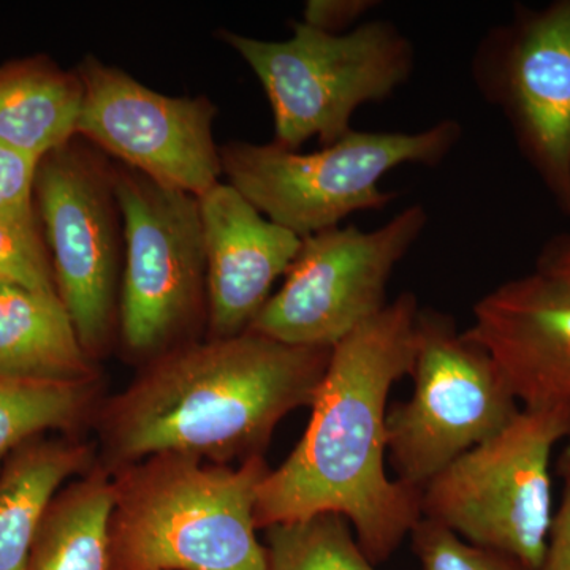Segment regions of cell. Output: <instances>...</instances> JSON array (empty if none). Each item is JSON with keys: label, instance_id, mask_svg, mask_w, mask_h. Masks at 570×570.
<instances>
[{"label": "cell", "instance_id": "obj_1", "mask_svg": "<svg viewBox=\"0 0 570 570\" xmlns=\"http://www.w3.org/2000/svg\"><path fill=\"white\" fill-rule=\"evenodd\" d=\"M419 309L404 292L332 348L305 434L258 487L257 530L337 513L379 564L417 527L422 490L389 478L385 420L390 390L414 365Z\"/></svg>", "mask_w": 570, "mask_h": 570}, {"label": "cell", "instance_id": "obj_2", "mask_svg": "<svg viewBox=\"0 0 570 570\" xmlns=\"http://www.w3.org/2000/svg\"><path fill=\"white\" fill-rule=\"evenodd\" d=\"M330 355L249 330L171 348L100 406L97 463L116 474L160 453L214 464L262 456L277 423L311 407Z\"/></svg>", "mask_w": 570, "mask_h": 570}, {"label": "cell", "instance_id": "obj_3", "mask_svg": "<svg viewBox=\"0 0 570 570\" xmlns=\"http://www.w3.org/2000/svg\"><path fill=\"white\" fill-rule=\"evenodd\" d=\"M272 468L160 453L116 472L111 551L116 570H266L255 504Z\"/></svg>", "mask_w": 570, "mask_h": 570}, {"label": "cell", "instance_id": "obj_4", "mask_svg": "<svg viewBox=\"0 0 570 570\" xmlns=\"http://www.w3.org/2000/svg\"><path fill=\"white\" fill-rule=\"evenodd\" d=\"M292 29L294 36L279 41L217 31L261 81L275 121L273 142L291 151L311 138L321 146L340 140L358 108L390 99L414 73V43L395 22L363 21L344 33L302 21Z\"/></svg>", "mask_w": 570, "mask_h": 570}, {"label": "cell", "instance_id": "obj_5", "mask_svg": "<svg viewBox=\"0 0 570 570\" xmlns=\"http://www.w3.org/2000/svg\"><path fill=\"white\" fill-rule=\"evenodd\" d=\"M463 137L456 119L419 132L354 130L314 153L276 142L230 141L220 146L227 183L273 223L299 238L337 227L354 213L379 212L396 200L381 187L403 165L438 167Z\"/></svg>", "mask_w": 570, "mask_h": 570}, {"label": "cell", "instance_id": "obj_6", "mask_svg": "<svg viewBox=\"0 0 570 570\" xmlns=\"http://www.w3.org/2000/svg\"><path fill=\"white\" fill-rule=\"evenodd\" d=\"M122 216L119 340L146 363L198 341L206 325V258L198 198L112 163Z\"/></svg>", "mask_w": 570, "mask_h": 570}, {"label": "cell", "instance_id": "obj_7", "mask_svg": "<svg viewBox=\"0 0 570 570\" xmlns=\"http://www.w3.org/2000/svg\"><path fill=\"white\" fill-rule=\"evenodd\" d=\"M566 438L570 409H521L423 487V519L539 570L553 519L551 450Z\"/></svg>", "mask_w": 570, "mask_h": 570}, {"label": "cell", "instance_id": "obj_8", "mask_svg": "<svg viewBox=\"0 0 570 570\" xmlns=\"http://www.w3.org/2000/svg\"><path fill=\"white\" fill-rule=\"evenodd\" d=\"M414 393L387 411V453L396 479L423 490L475 445L497 436L521 409L493 356L448 313L420 307Z\"/></svg>", "mask_w": 570, "mask_h": 570}, {"label": "cell", "instance_id": "obj_9", "mask_svg": "<svg viewBox=\"0 0 570 570\" xmlns=\"http://www.w3.org/2000/svg\"><path fill=\"white\" fill-rule=\"evenodd\" d=\"M33 200L59 298L99 363L119 335L124 232L112 160L75 135L37 164Z\"/></svg>", "mask_w": 570, "mask_h": 570}, {"label": "cell", "instance_id": "obj_10", "mask_svg": "<svg viewBox=\"0 0 570 570\" xmlns=\"http://www.w3.org/2000/svg\"><path fill=\"white\" fill-rule=\"evenodd\" d=\"M414 204L374 230L355 225L302 238L284 284L249 332L296 347L333 348L387 307V285L425 230Z\"/></svg>", "mask_w": 570, "mask_h": 570}, {"label": "cell", "instance_id": "obj_11", "mask_svg": "<svg viewBox=\"0 0 570 570\" xmlns=\"http://www.w3.org/2000/svg\"><path fill=\"white\" fill-rule=\"evenodd\" d=\"M471 77L502 112L517 148L570 217V0L517 3L475 47Z\"/></svg>", "mask_w": 570, "mask_h": 570}, {"label": "cell", "instance_id": "obj_12", "mask_svg": "<svg viewBox=\"0 0 570 570\" xmlns=\"http://www.w3.org/2000/svg\"><path fill=\"white\" fill-rule=\"evenodd\" d=\"M75 70L82 85L78 137L108 159L194 197L220 181L217 107L208 97L165 96L92 55Z\"/></svg>", "mask_w": 570, "mask_h": 570}, {"label": "cell", "instance_id": "obj_13", "mask_svg": "<svg viewBox=\"0 0 570 570\" xmlns=\"http://www.w3.org/2000/svg\"><path fill=\"white\" fill-rule=\"evenodd\" d=\"M466 330L523 409H570V287L532 272L475 303Z\"/></svg>", "mask_w": 570, "mask_h": 570}, {"label": "cell", "instance_id": "obj_14", "mask_svg": "<svg viewBox=\"0 0 570 570\" xmlns=\"http://www.w3.org/2000/svg\"><path fill=\"white\" fill-rule=\"evenodd\" d=\"M198 198L204 228L209 340L247 332L302 238L273 223L234 186L217 183Z\"/></svg>", "mask_w": 570, "mask_h": 570}, {"label": "cell", "instance_id": "obj_15", "mask_svg": "<svg viewBox=\"0 0 570 570\" xmlns=\"http://www.w3.org/2000/svg\"><path fill=\"white\" fill-rule=\"evenodd\" d=\"M0 376L62 384L102 379L59 295L9 284H0Z\"/></svg>", "mask_w": 570, "mask_h": 570}, {"label": "cell", "instance_id": "obj_16", "mask_svg": "<svg viewBox=\"0 0 570 570\" xmlns=\"http://www.w3.org/2000/svg\"><path fill=\"white\" fill-rule=\"evenodd\" d=\"M97 463L94 442L32 439L0 471V570H26L45 512L71 475Z\"/></svg>", "mask_w": 570, "mask_h": 570}, {"label": "cell", "instance_id": "obj_17", "mask_svg": "<svg viewBox=\"0 0 570 570\" xmlns=\"http://www.w3.org/2000/svg\"><path fill=\"white\" fill-rule=\"evenodd\" d=\"M82 85L50 56L0 66V146L40 160L77 135Z\"/></svg>", "mask_w": 570, "mask_h": 570}, {"label": "cell", "instance_id": "obj_18", "mask_svg": "<svg viewBox=\"0 0 570 570\" xmlns=\"http://www.w3.org/2000/svg\"><path fill=\"white\" fill-rule=\"evenodd\" d=\"M115 502V475L94 464L52 498L26 570H116L110 532Z\"/></svg>", "mask_w": 570, "mask_h": 570}, {"label": "cell", "instance_id": "obj_19", "mask_svg": "<svg viewBox=\"0 0 570 570\" xmlns=\"http://www.w3.org/2000/svg\"><path fill=\"white\" fill-rule=\"evenodd\" d=\"M102 379L78 384L0 376V471L14 450L45 431L73 433L96 417Z\"/></svg>", "mask_w": 570, "mask_h": 570}, {"label": "cell", "instance_id": "obj_20", "mask_svg": "<svg viewBox=\"0 0 570 570\" xmlns=\"http://www.w3.org/2000/svg\"><path fill=\"white\" fill-rule=\"evenodd\" d=\"M266 570H376L346 517L318 513L266 528Z\"/></svg>", "mask_w": 570, "mask_h": 570}, {"label": "cell", "instance_id": "obj_21", "mask_svg": "<svg viewBox=\"0 0 570 570\" xmlns=\"http://www.w3.org/2000/svg\"><path fill=\"white\" fill-rule=\"evenodd\" d=\"M0 284L58 295L39 213L0 217Z\"/></svg>", "mask_w": 570, "mask_h": 570}, {"label": "cell", "instance_id": "obj_22", "mask_svg": "<svg viewBox=\"0 0 570 570\" xmlns=\"http://www.w3.org/2000/svg\"><path fill=\"white\" fill-rule=\"evenodd\" d=\"M411 535L422 570H530L509 554L468 543L436 521L420 520Z\"/></svg>", "mask_w": 570, "mask_h": 570}, {"label": "cell", "instance_id": "obj_23", "mask_svg": "<svg viewBox=\"0 0 570 570\" xmlns=\"http://www.w3.org/2000/svg\"><path fill=\"white\" fill-rule=\"evenodd\" d=\"M37 164L26 154L0 146V217L36 216Z\"/></svg>", "mask_w": 570, "mask_h": 570}, {"label": "cell", "instance_id": "obj_24", "mask_svg": "<svg viewBox=\"0 0 570 570\" xmlns=\"http://www.w3.org/2000/svg\"><path fill=\"white\" fill-rule=\"evenodd\" d=\"M377 0H307L302 22L328 33H344L362 24L370 11L377 9Z\"/></svg>", "mask_w": 570, "mask_h": 570}, {"label": "cell", "instance_id": "obj_25", "mask_svg": "<svg viewBox=\"0 0 570 570\" xmlns=\"http://www.w3.org/2000/svg\"><path fill=\"white\" fill-rule=\"evenodd\" d=\"M558 472L564 482L557 515L551 519L546 557L539 570H570V444L558 461Z\"/></svg>", "mask_w": 570, "mask_h": 570}, {"label": "cell", "instance_id": "obj_26", "mask_svg": "<svg viewBox=\"0 0 570 570\" xmlns=\"http://www.w3.org/2000/svg\"><path fill=\"white\" fill-rule=\"evenodd\" d=\"M535 272L570 287V234L554 235L546 243L538 255Z\"/></svg>", "mask_w": 570, "mask_h": 570}]
</instances>
